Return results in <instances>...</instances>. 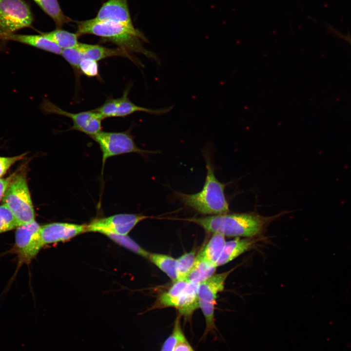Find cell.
<instances>
[{
	"label": "cell",
	"mask_w": 351,
	"mask_h": 351,
	"mask_svg": "<svg viewBox=\"0 0 351 351\" xmlns=\"http://www.w3.org/2000/svg\"><path fill=\"white\" fill-rule=\"evenodd\" d=\"M61 55L75 70L79 72V65L84 57L76 47L62 49Z\"/></svg>",
	"instance_id": "83f0119b"
},
{
	"label": "cell",
	"mask_w": 351,
	"mask_h": 351,
	"mask_svg": "<svg viewBox=\"0 0 351 351\" xmlns=\"http://www.w3.org/2000/svg\"><path fill=\"white\" fill-rule=\"evenodd\" d=\"M76 34L78 37L93 35L111 42L125 51L141 53L146 57L158 61L156 56L146 49L143 41L148 40L143 33L134 25H128L110 21H99L94 19L77 22Z\"/></svg>",
	"instance_id": "7a4b0ae2"
},
{
	"label": "cell",
	"mask_w": 351,
	"mask_h": 351,
	"mask_svg": "<svg viewBox=\"0 0 351 351\" xmlns=\"http://www.w3.org/2000/svg\"><path fill=\"white\" fill-rule=\"evenodd\" d=\"M217 266L197 255L186 281L199 284L214 275Z\"/></svg>",
	"instance_id": "ac0fdd59"
},
{
	"label": "cell",
	"mask_w": 351,
	"mask_h": 351,
	"mask_svg": "<svg viewBox=\"0 0 351 351\" xmlns=\"http://www.w3.org/2000/svg\"><path fill=\"white\" fill-rule=\"evenodd\" d=\"M19 226L10 210L4 204L0 205V234L16 229Z\"/></svg>",
	"instance_id": "484cf974"
},
{
	"label": "cell",
	"mask_w": 351,
	"mask_h": 351,
	"mask_svg": "<svg viewBox=\"0 0 351 351\" xmlns=\"http://www.w3.org/2000/svg\"><path fill=\"white\" fill-rule=\"evenodd\" d=\"M257 240L252 237L234 239L226 242L221 255L216 262V266L223 265L236 258L251 249Z\"/></svg>",
	"instance_id": "5bb4252c"
},
{
	"label": "cell",
	"mask_w": 351,
	"mask_h": 351,
	"mask_svg": "<svg viewBox=\"0 0 351 351\" xmlns=\"http://www.w3.org/2000/svg\"><path fill=\"white\" fill-rule=\"evenodd\" d=\"M40 228L35 220L16 228L14 250L20 265L30 263L44 246Z\"/></svg>",
	"instance_id": "ba28073f"
},
{
	"label": "cell",
	"mask_w": 351,
	"mask_h": 351,
	"mask_svg": "<svg viewBox=\"0 0 351 351\" xmlns=\"http://www.w3.org/2000/svg\"><path fill=\"white\" fill-rule=\"evenodd\" d=\"M76 47L83 55L84 58H90L97 61L111 57L122 56L128 58L136 64H141V63L131 56L129 52L119 47L109 48L98 45L80 42Z\"/></svg>",
	"instance_id": "4fadbf2b"
},
{
	"label": "cell",
	"mask_w": 351,
	"mask_h": 351,
	"mask_svg": "<svg viewBox=\"0 0 351 351\" xmlns=\"http://www.w3.org/2000/svg\"><path fill=\"white\" fill-rule=\"evenodd\" d=\"M173 351H195L188 342L184 333L178 339Z\"/></svg>",
	"instance_id": "4dcf8cb0"
},
{
	"label": "cell",
	"mask_w": 351,
	"mask_h": 351,
	"mask_svg": "<svg viewBox=\"0 0 351 351\" xmlns=\"http://www.w3.org/2000/svg\"><path fill=\"white\" fill-rule=\"evenodd\" d=\"M41 34L62 49L76 47L79 43V37L76 33H71L61 28H57L53 31Z\"/></svg>",
	"instance_id": "7402d4cb"
},
{
	"label": "cell",
	"mask_w": 351,
	"mask_h": 351,
	"mask_svg": "<svg viewBox=\"0 0 351 351\" xmlns=\"http://www.w3.org/2000/svg\"><path fill=\"white\" fill-rule=\"evenodd\" d=\"M25 154L12 157L0 156V177L16 162L22 159Z\"/></svg>",
	"instance_id": "f546056e"
},
{
	"label": "cell",
	"mask_w": 351,
	"mask_h": 351,
	"mask_svg": "<svg viewBox=\"0 0 351 351\" xmlns=\"http://www.w3.org/2000/svg\"><path fill=\"white\" fill-rule=\"evenodd\" d=\"M187 283L186 280H178L174 283L167 292L160 294L151 310L167 307L176 308L181 294Z\"/></svg>",
	"instance_id": "d6986e66"
},
{
	"label": "cell",
	"mask_w": 351,
	"mask_h": 351,
	"mask_svg": "<svg viewBox=\"0 0 351 351\" xmlns=\"http://www.w3.org/2000/svg\"><path fill=\"white\" fill-rule=\"evenodd\" d=\"M198 284L188 283L179 298L176 309L179 315L185 321H191L195 311L199 308L198 296Z\"/></svg>",
	"instance_id": "9a60e30c"
},
{
	"label": "cell",
	"mask_w": 351,
	"mask_h": 351,
	"mask_svg": "<svg viewBox=\"0 0 351 351\" xmlns=\"http://www.w3.org/2000/svg\"><path fill=\"white\" fill-rule=\"evenodd\" d=\"M180 316L176 317L171 333L163 343L160 351H173L181 336L184 334L180 324Z\"/></svg>",
	"instance_id": "4316f807"
},
{
	"label": "cell",
	"mask_w": 351,
	"mask_h": 351,
	"mask_svg": "<svg viewBox=\"0 0 351 351\" xmlns=\"http://www.w3.org/2000/svg\"><path fill=\"white\" fill-rule=\"evenodd\" d=\"M129 88L126 89L122 96L115 98L114 117H124L137 112H144L151 114L160 115L168 113L172 107L153 109L138 106L132 102L128 98Z\"/></svg>",
	"instance_id": "2e32d148"
},
{
	"label": "cell",
	"mask_w": 351,
	"mask_h": 351,
	"mask_svg": "<svg viewBox=\"0 0 351 351\" xmlns=\"http://www.w3.org/2000/svg\"><path fill=\"white\" fill-rule=\"evenodd\" d=\"M0 39L22 43L57 55H61L62 50L41 33L40 35L12 34Z\"/></svg>",
	"instance_id": "e0dca14e"
},
{
	"label": "cell",
	"mask_w": 351,
	"mask_h": 351,
	"mask_svg": "<svg viewBox=\"0 0 351 351\" xmlns=\"http://www.w3.org/2000/svg\"><path fill=\"white\" fill-rule=\"evenodd\" d=\"M79 71L88 77L97 76L98 75V63L97 61L84 58L80 62Z\"/></svg>",
	"instance_id": "f1b7e54d"
},
{
	"label": "cell",
	"mask_w": 351,
	"mask_h": 351,
	"mask_svg": "<svg viewBox=\"0 0 351 351\" xmlns=\"http://www.w3.org/2000/svg\"><path fill=\"white\" fill-rule=\"evenodd\" d=\"M196 250L183 254L176 259L177 281L185 280L191 271L195 260Z\"/></svg>",
	"instance_id": "cb8c5ba5"
},
{
	"label": "cell",
	"mask_w": 351,
	"mask_h": 351,
	"mask_svg": "<svg viewBox=\"0 0 351 351\" xmlns=\"http://www.w3.org/2000/svg\"><path fill=\"white\" fill-rule=\"evenodd\" d=\"M94 19L134 25L127 0H108L101 6Z\"/></svg>",
	"instance_id": "7c38bea8"
},
{
	"label": "cell",
	"mask_w": 351,
	"mask_h": 351,
	"mask_svg": "<svg viewBox=\"0 0 351 351\" xmlns=\"http://www.w3.org/2000/svg\"><path fill=\"white\" fill-rule=\"evenodd\" d=\"M225 242L224 235L218 233L214 234L207 245L197 255L216 266Z\"/></svg>",
	"instance_id": "44dd1931"
},
{
	"label": "cell",
	"mask_w": 351,
	"mask_h": 351,
	"mask_svg": "<svg viewBox=\"0 0 351 351\" xmlns=\"http://www.w3.org/2000/svg\"><path fill=\"white\" fill-rule=\"evenodd\" d=\"M85 232L86 225L69 223H52L40 228V236L44 246L64 241Z\"/></svg>",
	"instance_id": "8fae6325"
},
{
	"label": "cell",
	"mask_w": 351,
	"mask_h": 351,
	"mask_svg": "<svg viewBox=\"0 0 351 351\" xmlns=\"http://www.w3.org/2000/svg\"><path fill=\"white\" fill-rule=\"evenodd\" d=\"M99 146L102 154L103 167L106 160L111 156L135 153L142 156L156 152L143 150L136 144L132 136L128 132H106L101 131L91 136Z\"/></svg>",
	"instance_id": "52a82bcc"
},
{
	"label": "cell",
	"mask_w": 351,
	"mask_h": 351,
	"mask_svg": "<svg viewBox=\"0 0 351 351\" xmlns=\"http://www.w3.org/2000/svg\"><path fill=\"white\" fill-rule=\"evenodd\" d=\"M2 198L3 204L11 212L19 226L35 220L25 172L14 174Z\"/></svg>",
	"instance_id": "277c9868"
},
{
	"label": "cell",
	"mask_w": 351,
	"mask_h": 351,
	"mask_svg": "<svg viewBox=\"0 0 351 351\" xmlns=\"http://www.w3.org/2000/svg\"><path fill=\"white\" fill-rule=\"evenodd\" d=\"M54 21L57 28L73 21L62 11L58 0H33Z\"/></svg>",
	"instance_id": "ffe728a7"
},
{
	"label": "cell",
	"mask_w": 351,
	"mask_h": 351,
	"mask_svg": "<svg viewBox=\"0 0 351 351\" xmlns=\"http://www.w3.org/2000/svg\"><path fill=\"white\" fill-rule=\"evenodd\" d=\"M343 38L346 39L351 44V39L348 36H343Z\"/></svg>",
	"instance_id": "d6a6232c"
},
{
	"label": "cell",
	"mask_w": 351,
	"mask_h": 351,
	"mask_svg": "<svg viewBox=\"0 0 351 351\" xmlns=\"http://www.w3.org/2000/svg\"><path fill=\"white\" fill-rule=\"evenodd\" d=\"M148 259L164 272L174 283L177 281L176 259L166 254L154 253H150Z\"/></svg>",
	"instance_id": "603a6c76"
},
{
	"label": "cell",
	"mask_w": 351,
	"mask_h": 351,
	"mask_svg": "<svg viewBox=\"0 0 351 351\" xmlns=\"http://www.w3.org/2000/svg\"><path fill=\"white\" fill-rule=\"evenodd\" d=\"M235 268L227 272L214 274L198 285V296L199 308L206 321V327L202 338L206 339L208 333L217 336L218 330L215 323L214 310L218 292L224 288L225 280Z\"/></svg>",
	"instance_id": "5b68a950"
},
{
	"label": "cell",
	"mask_w": 351,
	"mask_h": 351,
	"mask_svg": "<svg viewBox=\"0 0 351 351\" xmlns=\"http://www.w3.org/2000/svg\"><path fill=\"white\" fill-rule=\"evenodd\" d=\"M117 244L145 258H148L150 253L142 248L127 235L108 234H105Z\"/></svg>",
	"instance_id": "d4e9b609"
},
{
	"label": "cell",
	"mask_w": 351,
	"mask_h": 351,
	"mask_svg": "<svg viewBox=\"0 0 351 351\" xmlns=\"http://www.w3.org/2000/svg\"><path fill=\"white\" fill-rule=\"evenodd\" d=\"M34 20L31 9L23 0H0V38L31 27Z\"/></svg>",
	"instance_id": "8992f818"
},
{
	"label": "cell",
	"mask_w": 351,
	"mask_h": 351,
	"mask_svg": "<svg viewBox=\"0 0 351 351\" xmlns=\"http://www.w3.org/2000/svg\"><path fill=\"white\" fill-rule=\"evenodd\" d=\"M279 215L264 216L254 212L223 214L176 219L195 223L209 233L225 236L252 237Z\"/></svg>",
	"instance_id": "6da1fadb"
},
{
	"label": "cell",
	"mask_w": 351,
	"mask_h": 351,
	"mask_svg": "<svg viewBox=\"0 0 351 351\" xmlns=\"http://www.w3.org/2000/svg\"><path fill=\"white\" fill-rule=\"evenodd\" d=\"M207 169L204 186L201 191L194 194L176 191L175 195L184 206L203 215H215L230 212L224 190L226 184L216 177L214 167L206 155H204Z\"/></svg>",
	"instance_id": "3957f363"
},
{
	"label": "cell",
	"mask_w": 351,
	"mask_h": 351,
	"mask_svg": "<svg viewBox=\"0 0 351 351\" xmlns=\"http://www.w3.org/2000/svg\"><path fill=\"white\" fill-rule=\"evenodd\" d=\"M151 217L141 214H120L97 218L86 225V232L127 235L139 222Z\"/></svg>",
	"instance_id": "9c48e42d"
},
{
	"label": "cell",
	"mask_w": 351,
	"mask_h": 351,
	"mask_svg": "<svg viewBox=\"0 0 351 351\" xmlns=\"http://www.w3.org/2000/svg\"><path fill=\"white\" fill-rule=\"evenodd\" d=\"M14 176V174L11 175L6 178H0V200L3 198L5 192L7 190Z\"/></svg>",
	"instance_id": "1f68e13d"
},
{
	"label": "cell",
	"mask_w": 351,
	"mask_h": 351,
	"mask_svg": "<svg viewBox=\"0 0 351 351\" xmlns=\"http://www.w3.org/2000/svg\"><path fill=\"white\" fill-rule=\"evenodd\" d=\"M42 108L45 112L70 118L73 121L72 129L83 132L90 137L101 131L103 117L94 110L77 113L66 111L52 102L45 100Z\"/></svg>",
	"instance_id": "30bf717a"
}]
</instances>
